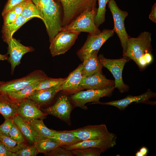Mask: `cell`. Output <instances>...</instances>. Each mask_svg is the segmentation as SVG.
<instances>
[{
  "instance_id": "cell-9",
  "label": "cell",
  "mask_w": 156,
  "mask_h": 156,
  "mask_svg": "<svg viewBox=\"0 0 156 156\" xmlns=\"http://www.w3.org/2000/svg\"><path fill=\"white\" fill-rule=\"evenodd\" d=\"M114 32L112 29H105L98 34H88L84 44L77 54L82 61L86 56L93 51H99L104 43L113 36Z\"/></svg>"
},
{
  "instance_id": "cell-6",
  "label": "cell",
  "mask_w": 156,
  "mask_h": 156,
  "mask_svg": "<svg viewBox=\"0 0 156 156\" xmlns=\"http://www.w3.org/2000/svg\"><path fill=\"white\" fill-rule=\"evenodd\" d=\"M101 63L107 68L112 74L115 79L114 88H117L121 93L127 92L129 86L123 82L122 78V72L125 64L130 60L126 56L116 59H107L102 55L98 57Z\"/></svg>"
},
{
  "instance_id": "cell-13",
  "label": "cell",
  "mask_w": 156,
  "mask_h": 156,
  "mask_svg": "<svg viewBox=\"0 0 156 156\" xmlns=\"http://www.w3.org/2000/svg\"><path fill=\"white\" fill-rule=\"evenodd\" d=\"M156 96V93L148 89L145 93L138 96L128 95L125 98L120 100L104 103L101 102L99 101L92 104L113 106L116 107L120 110L123 111L129 105L134 102L155 105V103H153L155 102L150 101L149 100Z\"/></svg>"
},
{
  "instance_id": "cell-4",
  "label": "cell",
  "mask_w": 156,
  "mask_h": 156,
  "mask_svg": "<svg viewBox=\"0 0 156 156\" xmlns=\"http://www.w3.org/2000/svg\"><path fill=\"white\" fill-rule=\"evenodd\" d=\"M97 9L84 12L70 24L62 27L60 31L83 32L90 34H99L101 31L96 26L94 21Z\"/></svg>"
},
{
  "instance_id": "cell-41",
  "label": "cell",
  "mask_w": 156,
  "mask_h": 156,
  "mask_svg": "<svg viewBox=\"0 0 156 156\" xmlns=\"http://www.w3.org/2000/svg\"><path fill=\"white\" fill-rule=\"evenodd\" d=\"M149 19L152 22L156 23V4L153 6L151 12L149 16Z\"/></svg>"
},
{
  "instance_id": "cell-16",
  "label": "cell",
  "mask_w": 156,
  "mask_h": 156,
  "mask_svg": "<svg viewBox=\"0 0 156 156\" xmlns=\"http://www.w3.org/2000/svg\"><path fill=\"white\" fill-rule=\"evenodd\" d=\"M7 43L8 45V53L9 55L8 60L13 72L16 66L20 63L23 55L27 53L33 51L34 49L30 47L24 46L13 38Z\"/></svg>"
},
{
  "instance_id": "cell-29",
  "label": "cell",
  "mask_w": 156,
  "mask_h": 156,
  "mask_svg": "<svg viewBox=\"0 0 156 156\" xmlns=\"http://www.w3.org/2000/svg\"><path fill=\"white\" fill-rule=\"evenodd\" d=\"M0 142L4 144L12 152L15 153L26 145L25 143L17 142L8 136L0 132Z\"/></svg>"
},
{
  "instance_id": "cell-10",
  "label": "cell",
  "mask_w": 156,
  "mask_h": 156,
  "mask_svg": "<svg viewBox=\"0 0 156 156\" xmlns=\"http://www.w3.org/2000/svg\"><path fill=\"white\" fill-rule=\"evenodd\" d=\"M80 33L62 31L50 42L49 50L53 57L65 53L75 43Z\"/></svg>"
},
{
  "instance_id": "cell-43",
  "label": "cell",
  "mask_w": 156,
  "mask_h": 156,
  "mask_svg": "<svg viewBox=\"0 0 156 156\" xmlns=\"http://www.w3.org/2000/svg\"><path fill=\"white\" fill-rule=\"evenodd\" d=\"M144 56L148 65L152 62L153 57L151 53H147L144 55Z\"/></svg>"
},
{
  "instance_id": "cell-2",
  "label": "cell",
  "mask_w": 156,
  "mask_h": 156,
  "mask_svg": "<svg viewBox=\"0 0 156 156\" xmlns=\"http://www.w3.org/2000/svg\"><path fill=\"white\" fill-rule=\"evenodd\" d=\"M97 0H58L63 8L62 27L70 24L84 12L97 9Z\"/></svg>"
},
{
  "instance_id": "cell-17",
  "label": "cell",
  "mask_w": 156,
  "mask_h": 156,
  "mask_svg": "<svg viewBox=\"0 0 156 156\" xmlns=\"http://www.w3.org/2000/svg\"><path fill=\"white\" fill-rule=\"evenodd\" d=\"M16 115L27 121L43 118L46 116L38 106L29 98L19 102Z\"/></svg>"
},
{
  "instance_id": "cell-45",
  "label": "cell",
  "mask_w": 156,
  "mask_h": 156,
  "mask_svg": "<svg viewBox=\"0 0 156 156\" xmlns=\"http://www.w3.org/2000/svg\"><path fill=\"white\" fill-rule=\"evenodd\" d=\"M1 82H0V84H1Z\"/></svg>"
},
{
  "instance_id": "cell-34",
  "label": "cell",
  "mask_w": 156,
  "mask_h": 156,
  "mask_svg": "<svg viewBox=\"0 0 156 156\" xmlns=\"http://www.w3.org/2000/svg\"><path fill=\"white\" fill-rule=\"evenodd\" d=\"M38 153L34 145L29 146L26 145L14 153V156H36Z\"/></svg>"
},
{
  "instance_id": "cell-37",
  "label": "cell",
  "mask_w": 156,
  "mask_h": 156,
  "mask_svg": "<svg viewBox=\"0 0 156 156\" xmlns=\"http://www.w3.org/2000/svg\"><path fill=\"white\" fill-rule=\"evenodd\" d=\"M18 16L14 11L11 9L8 11L3 16V25L10 24L14 22Z\"/></svg>"
},
{
  "instance_id": "cell-26",
  "label": "cell",
  "mask_w": 156,
  "mask_h": 156,
  "mask_svg": "<svg viewBox=\"0 0 156 156\" xmlns=\"http://www.w3.org/2000/svg\"><path fill=\"white\" fill-rule=\"evenodd\" d=\"M38 83L31 85L23 89L6 94L12 99L17 101H21L29 98L34 93Z\"/></svg>"
},
{
  "instance_id": "cell-33",
  "label": "cell",
  "mask_w": 156,
  "mask_h": 156,
  "mask_svg": "<svg viewBox=\"0 0 156 156\" xmlns=\"http://www.w3.org/2000/svg\"><path fill=\"white\" fill-rule=\"evenodd\" d=\"M8 136L17 142L25 143V138L14 122L9 132Z\"/></svg>"
},
{
  "instance_id": "cell-36",
  "label": "cell",
  "mask_w": 156,
  "mask_h": 156,
  "mask_svg": "<svg viewBox=\"0 0 156 156\" xmlns=\"http://www.w3.org/2000/svg\"><path fill=\"white\" fill-rule=\"evenodd\" d=\"M14 123V117H10L5 120L4 122L0 125V132L8 136L9 132Z\"/></svg>"
},
{
  "instance_id": "cell-22",
  "label": "cell",
  "mask_w": 156,
  "mask_h": 156,
  "mask_svg": "<svg viewBox=\"0 0 156 156\" xmlns=\"http://www.w3.org/2000/svg\"><path fill=\"white\" fill-rule=\"evenodd\" d=\"M19 103L12 99L7 94L0 93V113L5 120L16 115Z\"/></svg>"
},
{
  "instance_id": "cell-28",
  "label": "cell",
  "mask_w": 156,
  "mask_h": 156,
  "mask_svg": "<svg viewBox=\"0 0 156 156\" xmlns=\"http://www.w3.org/2000/svg\"><path fill=\"white\" fill-rule=\"evenodd\" d=\"M21 15L26 18H38L44 21L43 15L39 8L32 1L24 9Z\"/></svg>"
},
{
  "instance_id": "cell-1",
  "label": "cell",
  "mask_w": 156,
  "mask_h": 156,
  "mask_svg": "<svg viewBox=\"0 0 156 156\" xmlns=\"http://www.w3.org/2000/svg\"><path fill=\"white\" fill-rule=\"evenodd\" d=\"M41 11L50 42L60 31L62 17L60 6L54 0H31Z\"/></svg>"
},
{
  "instance_id": "cell-31",
  "label": "cell",
  "mask_w": 156,
  "mask_h": 156,
  "mask_svg": "<svg viewBox=\"0 0 156 156\" xmlns=\"http://www.w3.org/2000/svg\"><path fill=\"white\" fill-rule=\"evenodd\" d=\"M66 78L54 79L48 78L39 83L36 88V90H39L55 87L63 84Z\"/></svg>"
},
{
  "instance_id": "cell-5",
  "label": "cell",
  "mask_w": 156,
  "mask_h": 156,
  "mask_svg": "<svg viewBox=\"0 0 156 156\" xmlns=\"http://www.w3.org/2000/svg\"><path fill=\"white\" fill-rule=\"evenodd\" d=\"M108 7L112 14L114 21L112 30L118 36L122 48L123 56L125 55L127 46V40L130 36L126 30L125 21L128 16L127 11L121 10L115 0H110L108 3Z\"/></svg>"
},
{
  "instance_id": "cell-23",
  "label": "cell",
  "mask_w": 156,
  "mask_h": 156,
  "mask_svg": "<svg viewBox=\"0 0 156 156\" xmlns=\"http://www.w3.org/2000/svg\"><path fill=\"white\" fill-rule=\"evenodd\" d=\"M31 18H26L21 15L18 16L16 20L8 25H3L2 30V37L3 41L7 43L13 38V36L23 25Z\"/></svg>"
},
{
  "instance_id": "cell-21",
  "label": "cell",
  "mask_w": 156,
  "mask_h": 156,
  "mask_svg": "<svg viewBox=\"0 0 156 156\" xmlns=\"http://www.w3.org/2000/svg\"><path fill=\"white\" fill-rule=\"evenodd\" d=\"M14 120L25 138L30 143H34L41 137L31 125L21 116L16 115Z\"/></svg>"
},
{
  "instance_id": "cell-20",
  "label": "cell",
  "mask_w": 156,
  "mask_h": 156,
  "mask_svg": "<svg viewBox=\"0 0 156 156\" xmlns=\"http://www.w3.org/2000/svg\"><path fill=\"white\" fill-rule=\"evenodd\" d=\"M62 84L48 89L36 90L28 98L33 101L38 106L47 104L59 91H61Z\"/></svg>"
},
{
  "instance_id": "cell-39",
  "label": "cell",
  "mask_w": 156,
  "mask_h": 156,
  "mask_svg": "<svg viewBox=\"0 0 156 156\" xmlns=\"http://www.w3.org/2000/svg\"><path fill=\"white\" fill-rule=\"evenodd\" d=\"M25 0H8L5 5L2 13L3 16L9 10L13 7Z\"/></svg>"
},
{
  "instance_id": "cell-32",
  "label": "cell",
  "mask_w": 156,
  "mask_h": 156,
  "mask_svg": "<svg viewBox=\"0 0 156 156\" xmlns=\"http://www.w3.org/2000/svg\"><path fill=\"white\" fill-rule=\"evenodd\" d=\"M71 151L73 155L76 156H99L103 153L101 149L93 147L76 148Z\"/></svg>"
},
{
  "instance_id": "cell-12",
  "label": "cell",
  "mask_w": 156,
  "mask_h": 156,
  "mask_svg": "<svg viewBox=\"0 0 156 156\" xmlns=\"http://www.w3.org/2000/svg\"><path fill=\"white\" fill-rule=\"evenodd\" d=\"M72 106L66 95H60L54 104L44 109L46 113L54 116L68 125H71Z\"/></svg>"
},
{
  "instance_id": "cell-7",
  "label": "cell",
  "mask_w": 156,
  "mask_h": 156,
  "mask_svg": "<svg viewBox=\"0 0 156 156\" xmlns=\"http://www.w3.org/2000/svg\"><path fill=\"white\" fill-rule=\"evenodd\" d=\"M115 88L114 86L102 89L80 90L72 94L70 99L75 107L86 110L88 109L85 106L86 103L97 102L101 98L110 96Z\"/></svg>"
},
{
  "instance_id": "cell-24",
  "label": "cell",
  "mask_w": 156,
  "mask_h": 156,
  "mask_svg": "<svg viewBox=\"0 0 156 156\" xmlns=\"http://www.w3.org/2000/svg\"><path fill=\"white\" fill-rule=\"evenodd\" d=\"M52 138L55 140L60 146H70L81 141L73 134L66 131L55 130L54 136Z\"/></svg>"
},
{
  "instance_id": "cell-35",
  "label": "cell",
  "mask_w": 156,
  "mask_h": 156,
  "mask_svg": "<svg viewBox=\"0 0 156 156\" xmlns=\"http://www.w3.org/2000/svg\"><path fill=\"white\" fill-rule=\"evenodd\" d=\"M46 155L54 156H72L73 155L70 150L60 146L54 150L46 153Z\"/></svg>"
},
{
  "instance_id": "cell-19",
  "label": "cell",
  "mask_w": 156,
  "mask_h": 156,
  "mask_svg": "<svg viewBox=\"0 0 156 156\" xmlns=\"http://www.w3.org/2000/svg\"><path fill=\"white\" fill-rule=\"evenodd\" d=\"M99 51L96 50L93 51L83 60L82 69L83 77L90 76L97 73L102 72L103 66L97 56Z\"/></svg>"
},
{
  "instance_id": "cell-40",
  "label": "cell",
  "mask_w": 156,
  "mask_h": 156,
  "mask_svg": "<svg viewBox=\"0 0 156 156\" xmlns=\"http://www.w3.org/2000/svg\"><path fill=\"white\" fill-rule=\"evenodd\" d=\"M0 156H14V153L0 142Z\"/></svg>"
},
{
  "instance_id": "cell-11",
  "label": "cell",
  "mask_w": 156,
  "mask_h": 156,
  "mask_svg": "<svg viewBox=\"0 0 156 156\" xmlns=\"http://www.w3.org/2000/svg\"><path fill=\"white\" fill-rule=\"evenodd\" d=\"M66 131L72 133L81 141L101 139L114 134L109 132L105 124L89 125Z\"/></svg>"
},
{
  "instance_id": "cell-3",
  "label": "cell",
  "mask_w": 156,
  "mask_h": 156,
  "mask_svg": "<svg viewBox=\"0 0 156 156\" xmlns=\"http://www.w3.org/2000/svg\"><path fill=\"white\" fill-rule=\"evenodd\" d=\"M151 35V33L144 31L136 38L130 36L128 39L127 49L124 56L133 60L137 65L141 57L147 53H151L153 50Z\"/></svg>"
},
{
  "instance_id": "cell-18",
  "label": "cell",
  "mask_w": 156,
  "mask_h": 156,
  "mask_svg": "<svg viewBox=\"0 0 156 156\" xmlns=\"http://www.w3.org/2000/svg\"><path fill=\"white\" fill-rule=\"evenodd\" d=\"M83 63L70 73L62 85L61 91L68 94H73L80 91L79 86L83 78Z\"/></svg>"
},
{
  "instance_id": "cell-14",
  "label": "cell",
  "mask_w": 156,
  "mask_h": 156,
  "mask_svg": "<svg viewBox=\"0 0 156 156\" xmlns=\"http://www.w3.org/2000/svg\"><path fill=\"white\" fill-rule=\"evenodd\" d=\"M116 135L114 134L105 138L94 140H83L72 145L61 146L70 151L76 148H96L101 149L103 153L116 145Z\"/></svg>"
},
{
  "instance_id": "cell-44",
  "label": "cell",
  "mask_w": 156,
  "mask_h": 156,
  "mask_svg": "<svg viewBox=\"0 0 156 156\" xmlns=\"http://www.w3.org/2000/svg\"><path fill=\"white\" fill-rule=\"evenodd\" d=\"M7 56L6 55H3L0 54V60H7Z\"/></svg>"
},
{
  "instance_id": "cell-25",
  "label": "cell",
  "mask_w": 156,
  "mask_h": 156,
  "mask_svg": "<svg viewBox=\"0 0 156 156\" xmlns=\"http://www.w3.org/2000/svg\"><path fill=\"white\" fill-rule=\"evenodd\" d=\"M34 144L39 153L44 154L60 146L55 140L52 138L41 137Z\"/></svg>"
},
{
  "instance_id": "cell-38",
  "label": "cell",
  "mask_w": 156,
  "mask_h": 156,
  "mask_svg": "<svg viewBox=\"0 0 156 156\" xmlns=\"http://www.w3.org/2000/svg\"><path fill=\"white\" fill-rule=\"evenodd\" d=\"M31 1V0H25L16 5L12 9L18 16L21 15L24 9Z\"/></svg>"
},
{
  "instance_id": "cell-30",
  "label": "cell",
  "mask_w": 156,
  "mask_h": 156,
  "mask_svg": "<svg viewBox=\"0 0 156 156\" xmlns=\"http://www.w3.org/2000/svg\"><path fill=\"white\" fill-rule=\"evenodd\" d=\"M98 8L97 9L96 14L94 18V23L99 28L105 21V15L106 12V7L107 3L110 0H98Z\"/></svg>"
},
{
  "instance_id": "cell-27",
  "label": "cell",
  "mask_w": 156,
  "mask_h": 156,
  "mask_svg": "<svg viewBox=\"0 0 156 156\" xmlns=\"http://www.w3.org/2000/svg\"><path fill=\"white\" fill-rule=\"evenodd\" d=\"M27 121L33 126L40 137L51 138L54 136L55 130L48 128L42 120L37 119Z\"/></svg>"
},
{
  "instance_id": "cell-15",
  "label": "cell",
  "mask_w": 156,
  "mask_h": 156,
  "mask_svg": "<svg viewBox=\"0 0 156 156\" xmlns=\"http://www.w3.org/2000/svg\"><path fill=\"white\" fill-rule=\"evenodd\" d=\"M114 81L106 77L102 72L87 77H83L79 86L80 91L84 89L99 90L114 86Z\"/></svg>"
},
{
  "instance_id": "cell-8",
  "label": "cell",
  "mask_w": 156,
  "mask_h": 156,
  "mask_svg": "<svg viewBox=\"0 0 156 156\" xmlns=\"http://www.w3.org/2000/svg\"><path fill=\"white\" fill-rule=\"evenodd\" d=\"M48 77L43 71L36 70L23 78L0 85V93L7 94L18 90L31 85L39 83Z\"/></svg>"
},
{
  "instance_id": "cell-42",
  "label": "cell",
  "mask_w": 156,
  "mask_h": 156,
  "mask_svg": "<svg viewBox=\"0 0 156 156\" xmlns=\"http://www.w3.org/2000/svg\"><path fill=\"white\" fill-rule=\"evenodd\" d=\"M148 152L147 149L145 147H143L141 148L139 151H138L136 153L135 155L137 156H146Z\"/></svg>"
}]
</instances>
